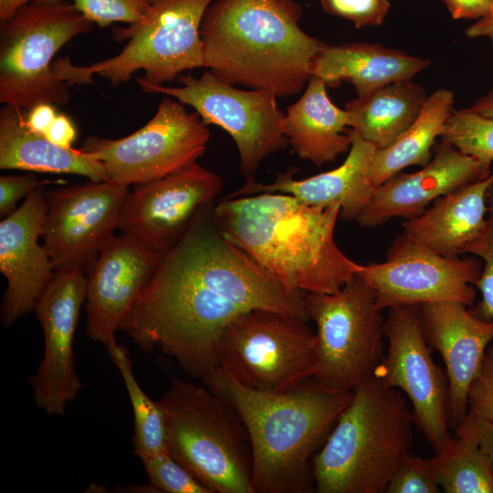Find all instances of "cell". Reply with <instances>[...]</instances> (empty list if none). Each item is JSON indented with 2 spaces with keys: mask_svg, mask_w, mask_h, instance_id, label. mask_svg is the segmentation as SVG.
I'll list each match as a JSON object with an SVG mask.
<instances>
[{
  "mask_svg": "<svg viewBox=\"0 0 493 493\" xmlns=\"http://www.w3.org/2000/svg\"><path fill=\"white\" fill-rule=\"evenodd\" d=\"M0 169L69 173L93 182L110 179L104 165L93 154L58 146L31 131L24 110L7 104L0 111Z\"/></svg>",
  "mask_w": 493,
  "mask_h": 493,
  "instance_id": "26",
  "label": "cell"
},
{
  "mask_svg": "<svg viewBox=\"0 0 493 493\" xmlns=\"http://www.w3.org/2000/svg\"><path fill=\"white\" fill-rule=\"evenodd\" d=\"M454 102L452 90L434 91L414 121L392 144L376 150L369 173L374 187L407 167H423L432 160L435 140L454 110Z\"/></svg>",
  "mask_w": 493,
  "mask_h": 493,
  "instance_id": "28",
  "label": "cell"
},
{
  "mask_svg": "<svg viewBox=\"0 0 493 493\" xmlns=\"http://www.w3.org/2000/svg\"><path fill=\"white\" fill-rule=\"evenodd\" d=\"M304 309L316 325L320 384L352 391L373 374L383 356V320L373 288L356 274L333 293L303 292Z\"/></svg>",
  "mask_w": 493,
  "mask_h": 493,
  "instance_id": "10",
  "label": "cell"
},
{
  "mask_svg": "<svg viewBox=\"0 0 493 493\" xmlns=\"http://www.w3.org/2000/svg\"><path fill=\"white\" fill-rule=\"evenodd\" d=\"M158 403L178 462L211 493H253L249 435L228 402L205 384L173 376Z\"/></svg>",
  "mask_w": 493,
  "mask_h": 493,
  "instance_id": "6",
  "label": "cell"
},
{
  "mask_svg": "<svg viewBox=\"0 0 493 493\" xmlns=\"http://www.w3.org/2000/svg\"><path fill=\"white\" fill-rule=\"evenodd\" d=\"M165 95L154 116L120 139L89 136L81 150L93 154L110 180L136 185L157 180L196 163L210 137L200 115Z\"/></svg>",
  "mask_w": 493,
  "mask_h": 493,
  "instance_id": "12",
  "label": "cell"
},
{
  "mask_svg": "<svg viewBox=\"0 0 493 493\" xmlns=\"http://www.w3.org/2000/svg\"><path fill=\"white\" fill-rule=\"evenodd\" d=\"M328 14L351 21L355 27L383 24L389 9V0H320Z\"/></svg>",
  "mask_w": 493,
  "mask_h": 493,
  "instance_id": "36",
  "label": "cell"
},
{
  "mask_svg": "<svg viewBox=\"0 0 493 493\" xmlns=\"http://www.w3.org/2000/svg\"><path fill=\"white\" fill-rule=\"evenodd\" d=\"M465 253L472 254L482 261V270L475 283L481 299L471 310L483 320H493V211H488L484 231L467 246Z\"/></svg>",
  "mask_w": 493,
  "mask_h": 493,
  "instance_id": "35",
  "label": "cell"
},
{
  "mask_svg": "<svg viewBox=\"0 0 493 493\" xmlns=\"http://www.w3.org/2000/svg\"><path fill=\"white\" fill-rule=\"evenodd\" d=\"M203 209L165 253L120 330L145 351L159 348L192 377L218 367L220 335L238 315L268 309L309 320L291 291L231 244Z\"/></svg>",
  "mask_w": 493,
  "mask_h": 493,
  "instance_id": "1",
  "label": "cell"
},
{
  "mask_svg": "<svg viewBox=\"0 0 493 493\" xmlns=\"http://www.w3.org/2000/svg\"><path fill=\"white\" fill-rule=\"evenodd\" d=\"M308 320L268 309H251L222 331L218 366L241 385L284 393L311 379L317 368L316 335Z\"/></svg>",
  "mask_w": 493,
  "mask_h": 493,
  "instance_id": "9",
  "label": "cell"
},
{
  "mask_svg": "<svg viewBox=\"0 0 493 493\" xmlns=\"http://www.w3.org/2000/svg\"><path fill=\"white\" fill-rule=\"evenodd\" d=\"M222 188L221 178L197 163L136 184L126 195L118 229L164 255L180 241L199 213L212 205Z\"/></svg>",
  "mask_w": 493,
  "mask_h": 493,
  "instance_id": "16",
  "label": "cell"
},
{
  "mask_svg": "<svg viewBox=\"0 0 493 493\" xmlns=\"http://www.w3.org/2000/svg\"><path fill=\"white\" fill-rule=\"evenodd\" d=\"M351 145L344 162L337 168L305 178L295 179L292 171L278 173L270 184L246 180L225 198L259 193H279L314 207H341L340 218L356 221L369 205L374 189L369 176L377 147L350 129Z\"/></svg>",
  "mask_w": 493,
  "mask_h": 493,
  "instance_id": "22",
  "label": "cell"
},
{
  "mask_svg": "<svg viewBox=\"0 0 493 493\" xmlns=\"http://www.w3.org/2000/svg\"><path fill=\"white\" fill-rule=\"evenodd\" d=\"M430 64L378 43H324L312 59L311 75L322 79L327 87L350 82L357 97H363L392 82L411 79Z\"/></svg>",
  "mask_w": 493,
  "mask_h": 493,
  "instance_id": "24",
  "label": "cell"
},
{
  "mask_svg": "<svg viewBox=\"0 0 493 493\" xmlns=\"http://www.w3.org/2000/svg\"><path fill=\"white\" fill-rule=\"evenodd\" d=\"M26 114L27 127L37 133L45 135L50 128L58 113L55 105L50 103H39L33 106Z\"/></svg>",
  "mask_w": 493,
  "mask_h": 493,
  "instance_id": "42",
  "label": "cell"
},
{
  "mask_svg": "<svg viewBox=\"0 0 493 493\" xmlns=\"http://www.w3.org/2000/svg\"><path fill=\"white\" fill-rule=\"evenodd\" d=\"M440 489L431 459L407 452L400 459L385 493H439Z\"/></svg>",
  "mask_w": 493,
  "mask_h": 493,
  "instance_id": "33",
  "label": "cell"
},
{
  "mask_svg": "<svg viewBox=\"0 0 493 493\" xmlns=\"http://www.w3.org/2000/svg\"><path fill=\"white\" fill-rule=\"evenodd\" d=\"M180 87L151 85L137 79L142 90L162 93L189 105L205 124L225 130L234 140L240 169L255 179L262 161L288 143L283 131L284 114L277 96L263 89H239L210 70L195 78L179 76Z\"/></svg>",
  "mask_w": 493,
  "mask_h": 493,
  "instance_id": "11",
  "label": "cell"
},
{
  "mask_svg": "<svg viewBox=\"0 0 493 493\" xmlns=\"http://www.w3.org/2000/svg\"><path fill=\"white\" fill-rule=\"evenodd\" d=\"M440 137L441 140L480 163L492 164V117L481 115L469 108L453 110Z\"/></svg>",
  "mask_w": 493,
  "mask_h": 493,
  "instance_id": "31",
  "label": "cell"
},
{
  "mask_svg": "<svg viewBox=\"0 0 493 493\" xmlns=\"http://www.w3.org/2000/svg\"><path fill=\"white\" fill-rule=\"evenodd\" d=\"M45 216V190L39 185L0 222V271L7 280L1 320L6 327L35 310L55 272L46 248L38 244Z\"/></svg>",
  "mask_w": 493,
  "mask_h": 493,
  "instance_id": "19",
  "label": "cell"
},
{
  "mask_svg": "<svg viewBox=\"0 0 493 493\" xmlns=\"http://www.w3.org/2000/svg\"><path fill=\"white\" fill-rule=\"evenodd\" d=\"M341 207H314L291 195L259 193L223 198L212 208L219 232L286 288L333 293L358 263L334 239Z\"/></svg>",
  "mask_w": 493,
  "mask_h": 493,
  "instance_id": "2",
  "label": "cell"
},
{
  "mask_svg": "<svg viewBox=\"0 0 493 493\" xmlns=\"http://www.w3.org/2000/svg\"><path fill=\"white\" fill-rule=\"evenodd\" d=\"M293 0H214L200 26L205 68L233 84L292 96L323 42L299 26Z\"/></svg>",
  "mask_w": 493,
  "mask_h": 493,
  "instance_id": "4",
  "label": "cell"
},
{
  "mask_svg": "<svg viewBox=\"0 0 493 493\" xmlns=\"http://www.w3.org/2000/svg\"><path fill=\"white\" fill-rule=\"evenodd\" d=\"M383 333L387 351L373 375L406 394L414 423L437 454L451 438L449 386L446 371L431 355L418 306L389 309Z\"/></svg>",
  "mask_w": 493,
  "mask_h": 493,
  "instance_id": "13",
  "label": "cell"
},
{
  "mask_svg": "<svg viewBox=\"0 0 493 493\" xmlns=\"http://www.w3.org/2000/svg\"><path fill=\"white\" fill-rule=\"evenodd\" d=\"M413 414L398 389L373 374L353 390L311 464L318 493H385L413 441Z\"/></svg>",
  "mask_w": 493,
  "mask_h": 493,
  "instance_id": "5",
  "label": "cell"
},
{
  "mask_svg": "<svg viewBox=\"0 0 493 493\" xmlns=\"http://www.w3.org/2000/svg\"><path fill=\"white\" fill-rule=\"evenodd\" d=\"M425 89L404 79L346 103L350 129L383 149L392 144L417 118L427 99Z\"/></svg>",
  "mask_w": 493,
  "mask_h": 493,
  "instance_id": "27",
  "label": "cell"
},
{
  "mask_svg": "<svg viewBox=\"0 0 493 493\" xmlns=\"http://www.w3.org/2000/svg\"><path fill=\"white\" fill-rule=\"evenodd\" d=\"M470 38L486 37L493 45V10L486 17L476 21L466 30Z\"/></svg>",
  "mask_w": 493,
  "mask_h": 493,
  "instance_id": "43",
  "label": "cell"
},
{
  "mask_svg": "<svg viewBox=\"0 0 493 493\" xmlns=\"http://www.w3.org/2000/svg\"><path fill=\"white\" fill-rule=\"evenodd\" d=\"M129 185L106 180L45 190L41 237L55 270L93 267L118 229Z\"/></svg>",
  "mask_w": 493,
  "mask_h": 493,
  "instance_id": "15",
  "label": "cell"
},
{
  "mask_svg": "<svg viewBox=\"0 0 493 493\" xmlns=\"http://www.w3.org/2000/svg\"><path fill=\"white\" fill-rule=\"evenodd\" d=\"M90 22L100 27L112 23L138 22L149 9L152 0H70Z\"/></svg>",
  "mask_w": 493,
  "mask_h": 493,
  "instance_id": "34",
  "label": "cell"
},
{
  "mask_svg": "<svg viewBox=\"0 0 493 493\" xmlns=\"http://www.w3.org/2000/svg\"><path fill=\"white\" fill-rule=\"evenodd\" d=\"M66 0H0V21L8 20L20 7L29 3L54 4Z\"/></svg>",
  "mask_w": 493,
  "mask_h": 493,
  "instance_id": "44",
  "label": "cell"
},
{
  "mask_svg": "<svg viewBox=\"0 0 493 493\" xmlns=\"http://www.w3.org/2000/svg\"><path fill=\"white\" fill-rule=\"evenodd\" d=\"M163 255L135 239L113 235L101 247L87 277V335L107 350Z\"/></svg>",
  "mask_w": 493,
  "mask_h": 493,
  "instance_id": "18",
  "label": "cell"
},
{
  "mask_svg": "<svg viewBox=\"0 0 493 493\" xmlns=\"http://www.w3.org/2000/svg\"><path fill=\"white\" fill-rule=\"evenodd\" d=\"M490 173V165L441 140L425 166L410 173H399L375 186L369 205L356 222L372 228L393 218L417 217L439 197Z\"/></svg>",
  "mask_w": 493,
  "mask_h": 493,
  "instance_id": "20",
  "label": "cell"
},
{
  "mask_svg": "<svg viewBox=\"0 0 493 493\" xmlns=\"http://www.w3.org/2000/svg\"><path fill=\"white\" fill-rule=\"evenodd\" d=\"M469 109L481 115L493 118V89L477 99Z\"/></svg>",
  "mask_w": 493,
  "mask_h": 493,
  "instance_id": "45",
  "label": "cell"
},
{
  "mask_svg": "<svg viewBox=\"0 0 493 493\" xmlns=\"http://www.w3.org/2000/svg\"><path fill=\"white\" fill-rule=\"evenodd\" d=\"M492 180L493 171L439 197L419 216L404 221V232L441 256L459 257L487 226Z\"/></svg>",
  "mask_w": 493,
  "mask_h": 493,
  "instance_id": "23",
  "label": "cell"
},
{
  "mask_svg": "<svg viewBox=\"0 0 493 493\" xmlns=\"http://www.w3.org/2000/svg\"><path fill=\"white\" fill-rule=\"evenodd\" d=\"M86 286L82 267L57 269L35 308L43 330L44 354L29 383L36 405L48 415H63L82 389L73 343Z\"/></svg>",
  "mask_w": 493,
  "mask_h": 493,
  "instance_id": "17",
  "label": "cell"
},
{
  "mask_svg": "<svg viewBox=\"0 0 493 493\" xmlns=\"http://www.w3.org/2000/svg\"><path fill=\"white\" fill-rule=\"evenodd\" d=\"M487 203L488 211H493V180L488 189Z\"/></svg>",
  "mask_w": 493,
  "mask_h": 493,
  "instance_id": "46",
  "label": "cell"
},
{
  "mask_svg": "<svg viewBox=\"0 0 493 493\" xmlns=\"http://www.w3.org/2000/svg\"><path fill=\"white\" fill-rule=\"evenodd\" d=\"M41 184L33 173L24 175H1L0 177V216L3 218L16 210V203L27 196Z\"/></svg>",
  "mask_w": 493,
  "mask_h": 493,
  "instance_id": "38",
  "label": "cell"
},
{
  "mask_svg": "<svg viewBox=\"0 0 493 493\" xmlns=\"http://www.w3.org/2000/svg\"><path fill=\"white\" fill-rule=\"evenodd\" d=\"M467 413L493 425V345L486 351L467 394Z\"/></svg>",
  "mask_w": 493,
  "mask_h": 493,
  "instance_id": "37",
  "label": "cell"
},
{
  "mask_svg": "<svg viewBox=\"0 0 493 493\" xmlns=\"http://www.w3.org/2000/svg\"><path fill=\"white\" fill-rule=\"evenodd\" d=\"M202 382L242 418L252 450L253 493H307L311 464L352 391L325 387L312 378L284 393L248 389L216 367Z\"/></svg>",
  "mask_w": 493,
  "mask_h": 493,
  "instance_id": "3",
  "label": "cell"
},
{
  "mask_svg": "<svg viewBox=\"0 0 493 493\" xmlns=\"http://www.w3.org/2000/svg\"><path fill=\"white\" fill-rule=\"evenodd\" d=\"M481 270L482 263L476 258L446 257L404 232L391 245L384 262L359 264L355 274L373 288L383 310L438 302L471 307Z\"/></svg>",
  "mask_w": 493,
  "mask_h": 493,
  "instance_id": "14",
  "label": "cell"
},
{
  "mask_svg": "<svg viewBox=\"0 0 493 493\" xmlns=\"http://www.w3.org/2000/svg\"><path fill=\"white\" fill-rule=\"evenodd\" d=\"M350 117L327 93L324 80L311 75L298 101L284 114L283 131L288 144L302 159L321 166L350 150Z\"/></svg>",
  "mask_w": 493,
  "mask_h": 493,
  "instance_id": "25",
  "label": "cell"
},
{
  "mask_svg": "<svg viewBox=\"0 0 493 493\" xmlns=\"http://www.w3.org/2000/svg\"><path fill=\"white\" fill-rule=\"evenodd\" d=\"M71 1L29 3L0 28V102L28 110L39 103L63 106L69 85L58 77L53 60L70 39L91 31Z\"/></svg>",
  "mask_w": 493,
  "mask_h": 493,
  "instance_id": "8",
  "label": "cell"
},
{
  "mask_svg": "<svg viewBox=\"0 0 493 493\" xmlns=\"http://www.w3.org/2000/svg\"><path fill=\"white\" fill-rule=\"evenodd\" d=\"M214 0H152L145 15L127 27H116V40L129 39L116 56L89 66H75L68 57L59 58L53 68L69 86L91 84L98 74L112 85L125 82L137 70L144 83L163 85L187 69L205 68L200 26Z\"/></svg>",
  "mask_w": 493,
  "mask_h": 493,
  "instance_id": "7",
  "label": "cell"
},
{
  "mask_svg": "<svg viewBox=\"0 0 493 493\" xmlns=\"http://www.w3.org/2000/svg\"><path fill=\"white\" fill-rule=\"evenodd\" d=\"M154 492L163 493H211L170 452H164L141 460Z\"/></svg>",
  "mask_w": 493,
  "mask_h": 493,
  "instance_id": "32",
  "label": "cell"
},
{
  "mask_svg": "<svg viewBox=\"0 0 493 493\" xmlns=\"http://www.w3.org/2000/svg\"><path fill=\"white\" fill-rule=\"evenodd\" d=\"M454 19L486 17L493 10V0H443Z\"/></svg>",
  "mask_w": 493,
  "mask_h": 493,
  "instance_id": "39",
  "label": "cell"
},
{
  "mask_svg": "<svg viewBox=\"0 0 493 493\" xmlns=\"http://www.w3.org/2000/svg\"><path fill=\"white\" fill-rule=\"evenodd\" d=\"M430 459L444 492L493 493V469L466 422L456 428V437Z\"/></svg>",
  "mask_w": 493,
  "mask_h": 493,
  "instance_id": "29",
  "label": "cell"
},
{
  "mask_svg": "<svg viewBox=\"0 0 493 493\" xmlns=\"http://www.w3.org/2000/svg\"><path fill=\"white\" fill-rule=\"evenodd\" d=\"M429 345L441 355L449 386V418L456 428L467 414V394L493 341V320L458 302L418 306Z\"/></svg>",
  "mask_w": 493,
  "mask_h": 493,
  "instance_id": "21",
  "label": "cell"
},
{
  "mask_svg": "<svg viewBox=\"0 0 493 493\" xmlns=\"http://www.w3.org/2000/svg\"><path fill=\"white\" fill-rule=\"evenodd\" d=\"M107 351L121 375L131 402L134 420L131 439L134 455L142 460L169 452L165 414L158 401H152L136 380L127 350L117 343Z\"/></svg>",
  "mask_w": 493,
  "mask_h": 493,
  "instance_id": "30",
  "label": "cell"
},
{
  "mask_svg": "<svg viewBox=\"0 0 493 493\" xmlns=\"http://www.w3.org/2000/svg\"><path fill=\"white\" fill-rule=\"evenodd\" d=\"M463 421L473 431L481 451L493 469V425L468 413Z\"/></svg>",
  "mask_w": 493,
  "mask_h": 493,
  "instance_id": "40",
  "label": "cell"
},
{
  "mask_svg": "<svg viewBox=\"0 0 493 493\" xmlns=\"http://www.w3.org/2000/svg\"><path fill=\"white\" fill-rule=\"evenodd\" d=\"M45 136L58 146L72 148V143L77 137V130L68 116L58 113Z\"/></svg>",
  "mask_w": 493,
  "mask_h": 493,
  "instance_id": "41",
  "label": "cell"
}]
</instances>
